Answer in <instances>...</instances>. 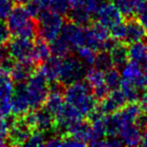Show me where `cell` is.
<instances>
[{
    "label": "cell",
    "mask_w": 147,
    "mask_h": 147,
    "mask_svg": "<svg viewBox=\"0 0 147 147\" xmlns=\"http://www.w3.org/2000/svg\"><path fill=\"white\" fill-rule=\"evenodd\" d=\"M140 65H141V69H142V71H144V74L147 76V55H146V57L143 59L142 63H140Z\"/></svg>",
    "instance_id": "46"
},
{
    "label": "cell",
    "mask_w": 147,
    "mask_h": 147,
    "mask_svg": "<svg viewBox=\"0 0 147 147\" xmlns=\"http://www.w3.org/2000/svg\"><path fill=\"white\" fill-rule=\"evenodd\" d=\"M109 1H111V2H115L116 0H109Z\"/></svg>",
    "instance_id": "49"
},
{
    "label": "cell",
    "mask_w": 147,
    "mask_h": 147,
    "mask_svg": "<svg viewBox=\"0 0 147 147\" xmlns=\"http://www.w3.org/2000/svg\"><path fill=\"white\" fill-rule=\"evenodd\" d=\"M32 18L27 11L26 7L23 3H17L13 8L11 9L10 13L7 16V25H8L9 29H10L12 35L16 34V32L23 27L29 19Z\"/></svg>",
    "instance_id": "10"
},
{
    "label": "cell",
    "mask_w": 147,
    "mask_h": 147,
    "mask_svg": "<svg viewBox=\"0 0 147 147\" xmlns=\"http://www.w3.org/2000/svg\"><path fill=\"white\" fill-rule=\"evenodd\" d=\"M61 57H59L57 55H51L49 59H47L45 63L37 65L38 71L42 74L47 80V82L53 83L57 81V76H59V67H61Z\"/></svg>",
    "instance_id": "16"
},
{
    "label": "cell",
    "mask_w": 147,
    "mask_h": 147,
    "mask_svg": "<svg viewBox=\"0 0 147 147\" xmlns=\"http://www.w3.org/2000/svg\"><path fill=\"white\" fill-rule=\"evenodd\" d=\"M134 123L141 129V131H143L145 128H147V113L143 110L141 111L138 116L136 117Z\"/></svg>",
    "instance_id": "41"
},
{
    "label": "cell",
    "mask_w": 147,
    "mask_h": 147,
    "mask_svg": "<svg viewBox=\"0 0 147 147\" xmlns=\"http://www.w3.org/2000/svg\"><path fill=\"white\" fill-rule=\"evenodd\" d=\"M45 144V132L39 130H33L30 136L24 143L25 146L29 147H37V146H43Z\"/></svg>",
    "instance_id": "32"
},
{
    "label": "cell",
    "mask_w": 147,
    "mask_h": 147,
    "mask_svg": "<svg viewBox=\"0 0 147 147\" xmlns=\"http://www.w3.org/2000/svg\"><path fill=\"white\" fill-rule=\"evenodd\" d=\"M67 134L76 139L79 142L84 143L85 145H89L90 141L92 140V126L89 120L83 119L82 121L76 123L75 125L67 129Z\"/></svg>",
    "instance_id": "14"
},
{
    "label": "cell",
    "mask_w": 147,
    "mask_h": 147,
    "mask_svg": "<svg viewBox=\"0 0 147 147\" xmlns=\"http://www.w3.org/2000/svg\"><path fill=\"white\" fill-rule=\"evenodd\" d=\"M34 115L36 130L42 131L45 133L49 132V131H55V116L45 106L35 109Z\"/></svg>",
    "instance_id": "18"
},
{
    "label": "cell",
    "mask_w": 147,
    "mask_h": 147,
    "mask_svg": "<svg viewBox=\"0 0 147 147\" xmlns=\"http://www.w3.org/2000/svg\"><path fill=\"white\" fill-rule=\"evenodd\" d=\"M125 24H126V38L125 42L128 45L136 41L142 40L147 35V31L140 23L138 18L135 17H128L125 18Z\"/></svg>",
    "instance_id": "13"
},
{
    "label": "cell",
    "mask_w": 147,
    "mask_h": 147,
    "mask_svg": "<svg viewBox=\"0 0 147 147\" xmlns=\"http://www.w3.org/2000/svg\"><path fill=\"white\" fill-rule=\"evenodd\" d=\"M129 61L140 65L147 55V43L143 40L130 43L128 45Z\"/></svg>",
    "instance_id": "23"
},
{
    "label": "cell",
    "mask_w": 147,
    "mask_h": 147,
    "mask_svg": "<svg viewBox=\"0 0 147 147\" xmlns=\"http://www.w3.org/2000/svg\"><path fill=\"white\" fill-rule=\"evenodd\" d=\"M120 88L124 95L126 96L128 102H139L143 94H141V89H139L134 84L127 81L121 80Z\"/></svg>",
    "instance_id": "26"
},
{
    "label": "cell",
    "mask_w": 147,
    "mask_h": 147,
    "mask_svg": "<svg viewBox=\"0 0 147 147\" xmlns=\"http://www.w3.org/2000/svg\"><path fill=\"white\" fill-rule=\"evenodd\" d=\"M37 22V35L42 39L51 42L59 35L65 21L61 14L45 9L36 18Z\"/></svg>",
    "instance_id": "2"
},
{
    "label": "cell",
    "mask_w": 147,
    "mask_h": 147,
    "mask_svg": "<svg viewBox=\"0 0 147 147\" xmlns=\"http://www.w3.org/2000/svg\"><path fill=\"white\" fill-rule=\"evenodd\" d=\"M25 85L31 110H35L43 106L49 91V82L37 67L25 82Z\"/></svg>",
    "instance_id": "4"
},
{
    "label": "cell",
    "mask_w": 147,
    "mask_h": 147,
    "mask_svg": "<svg viewBox=\"0 0 147 147\" xmlns=\"http://www.w3.org/2000/svg\"><path fill=\"white\" fill-rule=\"evenodd\" d=\"M139 103H140V106H141V108H142V110L147 113V92L142 95Z\"/></svg>",
    "instance_id": "43"
},
{
    "label": "cell",
    "mask_w": 147,
    "mask_h": 147,
    "mask_svg": "<svg viewBox=\"0 0 147 147\" xmlns=\"http://www.w3.org/2000/svg\"><path fill=\"white\" fill-rule=\"evenodd\" d=\"M65 102L76 107L84 117H87L98 105V100L92 93V88L87 81H78L63 89Z\"/></svg>",
    "instance_id": "1"
},
{
    "label": "cell",
    "mask_w": 147,
    "mask_h": 147,
    "mask_svg": "<svg viewBox=\"0 0 147 147\" xmlns=\"http://www.w3.org/2000/svg\"><path fill=\"white\" fill-rule=\"evenodd\" d=\"M51 55L49 43L47 40L42 39L41 37H35L33 41V51H32V59L33 63L36 65L45 63L47 59Z\"/></svg>",
    "instance_id": "20"
},
{
    "label": "cell",
    "mask_w": 147,
    "mask_h": 147,
    "mask_svg": "<svg viewBox=\"0 0 147 147\" xmlns=\"http://www.w3.org/2000/svg\"><path fill=\"white\" fill-rule=\"evenodd\" d=\"M127 103L128 101L122 90L116 89V90L110 91L108 96L104 100L99 102V106L105 115H108L121 110Z\"/></svg>",
    "instance_id": "12"
},
{
    "label": "cell",
    "mask_w": 147,
    "mask_h": 147,
    "mask_svg": "<svg viewBox=\"0 0 147 147\" xmlns=\"http://www.w3.org/2000/svg\"><path fill=\"white\" fill-rule=\"evenodd\" d=\"M124 145L122 139L120 138L119 135L116 136H107L104 138V142H103V146L106 147H117V146H122Z\"/></svg>",
    "instance_id": "40"
},
{
    "label": "cell",
    "mask_w": 147,
    "mask_h": 147,
    "mask_svg": "<svg viewBox=\"0 0 147 147\" xmlns=\"http://www.w3.org/2000/svg\"><path fill=\"white\" fill-rule=\"evenodd\" d=\"M94 67L102 71H107V69H111L112 67H114V65H113V61H112V57H111V55H110V51H97Z\"/></svg>",
    "instance_id": "27"
},
{
    "label": "cell",
    "mask_w": 147,
    "mask_h": 147,
    "mask_svg": "<svg viewBox=\"0 0 147 147\" xmlns=\"http://www.w3.org/2000/svg\"><path fill=\"white\" fill-rule=\"evenodd\" d=\"M121 73L119 71V69L115 67H112L111 69L104 71V81L106 86L110 91L116 90L120 88L121 85Z\"/></svg>",
    "instance_id": "25"
},
{
    "label": "cell",
    "mask_w": 147,
    "mask_h": 147,
    "mask_svg": "<svg viewBox=\"0 0 147 147\" xmlns=\"http://www.w3.org/2000/svg\"><path fill=\"white\" fill-rule=\"evenodd\" d=\"M87 71L88 69L86 65L79 57L69 55L61 59L57 82L65 87L75 82L82 81L86 78Z\"/></svg>",
    "instance_id": "3"
},
{
    "label": "cell",
    "mask_w": 147,
    "mask_h": 147,
    "mask_svg": "<svg viewBox=\"0 0 147 147\" xmlns=\"http://www.w3.org/2000/svg\"><path fill=\"white\" fill-rule=\"evenodd\" d=\"M67 17L71 22L82 26H87L92 23L93 15L84 6H78L71 7V10L67 12Z\"/></svg>",
    "instance_id": "21"
},
{
    "label": "cell",
    "mask_w": 147,
    "mask_h": 147,
    "mask_svg": "<svg viewBox=\"0 0 147 147\" xmlns=\"http://www.w3.org/2000/svg\"><path fill=\"white\" fill-rule=\"evenodd\" d=\"M11 107H12V114L15 116H20L31 110L25 83H18L14 87L11 97Z\"/></svg>",
    "instance_id": "9"
},
{
    "label": "cell",
    "mask_w": 147,
    "mask_h": 147,
    "mask_svg": "<svg viewBox=\"0 0 147 147\" xmlns=\"http://www.w3.org/2000/svg\"><path fill=\"white\" fill-rule=\"evenodd\" d=\"M92 93L94 95L95 98L98 100V102H101L102 100H104L108 94L110 93V90L108 89V87L106 86V84L100 85L98 87H95L92 89Z\"/></svg>",
    "instance_id": "38"
},
{
    "label": "cell",
    "mask_w": 147,
    "mask_h": 147,
    "mask_svg": "<svg viewBox=\"0 0 147 147\" xmlns=\"http://www.w3.org/2000/svg\"><path fill=\"white\" fill-rule=\"evenodd\" d=\"M49 43V47H51V55H57V57H61V59L71 55L73 47H71L69 42L63 35L59 34L57 38H55L53 41H51Z\"/></svg>",
    "instance_id": "22"
},
{
    "label": "cell",
    "mask_w": 147,
    "mask_h": 147,
    "mask_svg": "<svg viewBox=\"0 0 147 147\" xmlns=\"http://www.w3.org/2000/svg\"><path fill=\"white\" fill-rule=\"evenodd\" d=\"M110 35L116 41H125L126 38V24L125 20L119 22L110 28Z\"/></svg>",
    "instance_id": "34"
},
{
    "label": "cell",
    "mask_w": 147,
    "mask_h": 147,
    "mask_svg": "<svg viewBox=\"0 0 147 147\" xmlns=\"http://www.w3.org/2000/svg\"><path fill=\"white\" fill-rule=\"evenodd\" d=\"M118 135L122 139L124 145L137 146V145H140L142 131L135 123H129L120 129Z\"/></svg>",
    "instance_id": "17"
},
{
    "label": "cell",
    "mask_w": 147,
    "mask_h": 147,
    "mask_svg": "<svg viewBox=\"0 0 147 147\" xmlns=\"http://www.w3.org/2000/svg\"><path fill=\"white\" fill-rule=\"evenodd\" d=\"M95 16L99 23L108 27L109 29L123 21V18H124L118 7L111 1L103 3Z\"/></svg>",
    "instance_id": "7"
},
{
    "label": "cell",
    "mask_w": 147,
    "mask_h": 147,
    "mask_svg": "<svg viewBox=\"0 0 147 147\" xmlns=\"http://www.w3.org/2000/svg\"><path fill=\"white\" fill-rule=\"evenodd\" d=\"M140 145H141V146H146L147 147V128H145L144 130L142 131Z\"/></svg>",
    "instance_id": "44"
},
{
    "label": "cell",
    "mask_w": 147,
    "mask_h": 147,
    "mask_svg": "<svg viewBox=\"0 0 147 147\" xmlns=\"http://www.w3.org/2000/svg\"><path fill=\"white\" fill-rule=\"evenodd\" d=\"M6 47L11 57L15 61H26V63H34L32 59L33 42L31 39L20 36H13L8 41Z\"/></svg>",
    "instance_id": "6"
},
{
    "label": "cell",
    "mask_w": 147,
    "mask_h": 147,
    "mask_svg": "<svg viewBox=\"0 0 147 147\" xmlns=\"http://www.w3.org/2000/svg\"><path fill=\"white\" fill-rule=\"evenodd\" d=\"M9 123L7 118L0 117V146L7 145V137H8Z\"/></svg>",
    "instance_id": "36"
},
{
    "label": "cell",
    "mask_w": 147,
    "mask_h": 147,
    "mask_svg": "<svg viewBox=\"0 0 147 147\" xmlns=\"http://www.w3.org/2000/svg\"><path fill=\"white\" fill-rule=\"evenodd\" d=\"M86 81L90 85L91 88H95L100 85L105 84L104 81V71L96 69V67H91L88 69L86 74Z\"/></svg>",
    "instance_id": "29"
},
{
    "label": "cell",
    "mask_w": 147,
    "mask_h": 147,
    "mask_svg": "<svg viewBox=\"0 0 147 147\" xmlns=\"http://www.w3.org/2000/svg\"><path fill=\"white\" fill-rule=\"evenodd\" d=\"M14 6L13 0H0V19L5 20Z\"/></svg>",
    "instance_id": "37"
},
{
    "label": "cell",
    "mask_w": 147,
    "mask_h": 147,
    "mask_svg": "<svg viewBox=\"0 0 147 147\" xmlns=\"http://www.w3.org/2000/svg\"><path fill=\"white\" fill-rule=\"evenodd\" d=\"M14 90L13 81L9 76H0V99L11 100Z\"/></svg>",
    "instance_id": "28"
},
{
    "label": "cell",
    "mask_w": 147,
    "mask_h": 147,
    "mask_svg": "<svg viewBox=\"0 0 147 147\" xmlns=\"http://www.w3.org/2000/svg\"><path fill=\"white\" fill-rule=\"evenodd\" d=\"M71 5V7H78V6H82L84 4L85 0H67Z\"/></svg>",
    "instance_id": "45"
},
{
    "label": "cell",
    "mask_w": 147,
    "mask_h": 147,
    "mask_svg": "<svg viewBox=\"0 0 147 147\" xmlns=\"http://www.w3.org/2000/svg\"><path fill=\"white\" fill-rule=\"evenodd\" d=\"M121 77L122 80L130 82L137 86L139 89L143 90L145 89L147 76L141 69V65L134 61H128L124 67H122L121 71Z\"/></svg>",
    "instance_id": "11"
},
{
    "label": "cell",
    "mask_w": 147,
    "mask_h": 147,
    "mask_svg": "<svg viewBox=\"0 0 147 147\" xmlns=\"http://www.w3.org/2000/svg\"><path fill=\"white\" fill-rule=\"evenodd\" d=\"M78 57L85 63L86 65H94L95 59H96L97 51L87 45H82L76 49Z\"/></svg>",
    "instance_id": "30"
},
{
    "label": "cell",
    "mask_w": 147,
    "mask_h": 147,
    "mask_svg": "<svg viewBox=\"0 0 147 147\" xmlns=\"http://www.w3.org/2000/svg\"><path fill=\"white\" fill-rule=\"evenodd\" d=\"M13 1L16 3H25L26 2V0H13Z\"/></svg>",
    "instance_id": "47"
},
{
    "label": "cell",
    "mask_w": 147,
    "mask_h": 147,
    "mask_svg": "<svg viewBox=\"0 0 147 147\" xmlns=\"http://www.w3.org/2000/svg\"><path fill=\"white\" fill-rule=\"evenodd\" d=\"M145 90H146V92H147V80H146V84H145Z\"/></svg>",
    "instance_id": "48"
},
{
    "label": "cell",
    "mask_w": 147,
    "mask_h": 147,
    "mask_svg": "<svg viewBox=\"0 0 147 147\" xmlns=\"http://www.w3.org/2000/svg\"><path fill=\"white\" fill-rule=\"evenodd\" d=\"M69 8H71V5L67 0H49V9L55 11L61 15L67 14Z\"/></svg>",
    "instance_id": "33"
},
{
    "label": "cell",
    "mask_w": 147,
    "mask_h": 147,
    "mask_svg": "<svg viewBox=\"0 0 147 147\" xmlns=\"http://www.w3.org/2000/svg\"><path fill=\"white\" fill-rule=\"evenodd\" d=\"M9 123L8 137H7V144L12 146H20L24 145L28 137L32 133V130L27 126L24 122L22 116H9L7 117Z\"/></svg>",
    "instance_id": "5"
},
{
    "label": "cell",
    "mask_w": 147,
    "mask_h": 147,
    "mask_svg": "<svg viewBox=\"0 0 147 147\" xmlns=\"http://www.w3.org/2000/svg\"><path fill=\"white\" fill-rule=\"evenodd\" d=\"M37 65L32 63H26V61H16L13 65V69L11 71L10 79L13 83H25L29 79V77L34 73Z\"/></svg>",
    "instance_id": "15"
},
{
    "label": "cell",
    "mask_w": 147,
    "mask_h": 147,
    "mask_svg": "<svg viewBox=\"0 0 147 147\" xmlns=\"http://www.w3.org/2000/svg\"><path fill=\"white\" fill-rule=\"evenodd\" d=\"M11 35H12V33H11L7 23L4 20L0 19V47L6 45L8 41L10 40Z\"/></svg>",
    "instance_id": "35"
},
{
    "label": "cell",
    "mask_w": 147,
    "mask_h": 147,
    "mask_svg": "<svg viewBox=\"0 0 147 147\" xmlns=\"http://www.w3.org/2000/svg\"><path fill=\"white\" fill-rule=\"evenodd\" d=\"M113 65L117 69H122L129 61L128 43L125 41H116L110 49Z\"/></svg>",
    "instance_id": "19"
},
{
    "label": "cell",
    "mask_w": 147,
    "mask_h": 147,
    "mask_svg": "<svg viewBox=\"0 0 147 147\" xmlns=\"http://www.w3.org/2000/svg\"><path fill=\"white\" fill-rule=\"evenodd\" d=\"M59 34L63 35L69 41L73 49H76L79 47L85 45L86 26L78 25L69 20V22H65L63 24Z\"/></svg>",
    "instance_id": "8"
},
{
    "label": "cell",
    "mask_w": 147,
    "mask_h": 147,
    "mask_svg": "<svg viewBox=\"0 0 147 147\" xmlns=\"http://www.w3.org/2000/svg\"><path fill=\"white\" fill-rule=\"evenodd\" d=\"M14 63L6 45L0 47V76H9Z\"/></svg>",
    "instance_id": "24"
},
{
    "label": "cell",
    "mask_w": 147,
    "mask_h": 147,
    "mask_svg": "<svg viewBox=\"0 0 147 147\" xmlns=\"http://www.w3.org/2000/svg\"><path fill=\"white\" fill-rule=\"evenodd\" d=\"M137 1H147V0H137Z\"/></svg>",
    "instance_id": "50"
},
{
    "label": "cell",
    "mask_w": 147,
    "mask_h": 147,
    "mask_svg": "<svg viewBox=\"0 0 147 147\" xmlns=\"http://www.w3.org/2000/svg\"><path fill=\"white\" fill-rule=\"evenodd\" d=\"M12 114L11 100H2L0 99V117L7 118Z\"/></svg>",
    "instance_id": "39"
},
{
    "label": "cell",
    "mask_w": 147,
    "mask_h": 147,
    "mask_svg": "<svg viewBox=\"0 0 147 147\" xmlns=\"http://www.w3.org/2000/svg\"><path fill=\"white\" fill-rule=\"evenodd\" d=\"M113 3L118 7V9L125 18L136 15L135 14L134 0H116Z\"/></svg>",
    "instance_id": "31"
},
{
    "label": "cell",
    "mask_w": 147,
    "mask_h": 147,
    "mask_svg": "<svg viewBox=\"0 0 147 147\" xmlns=\"http://www.w3.org/2000/svg\"><path fill=\"white\" fill-rule=\"evenodd\" d=\"M138 20L140 21V23L143 25V27L145 28V30L147 31V10L139 13L138 14Z\"/></svg>",
    "instance_id": "42"
}]
</instances>
